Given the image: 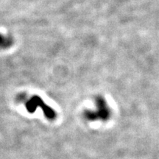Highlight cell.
Instances as JSON below:
<instances>
[{
	"mask_svg": "<svg viewBox=\"0 0 159 159\" xmlns=\"http://www.w3.org/2000/svg\"><path fill=\"white\" fill-rule=\"evenodd\" d=\"M98 105H97V110L95 113H88V115L89 114V117H94V119H97V117H100L102 119H105L108 115V110H107V105H106L105 102L102 99H98Z\"/></svg>",
	"mask_w": 159,
	"mask_h": 159,
	"instance_id": "6da1fadb",
	"label": "cell"
}]
</instances>
